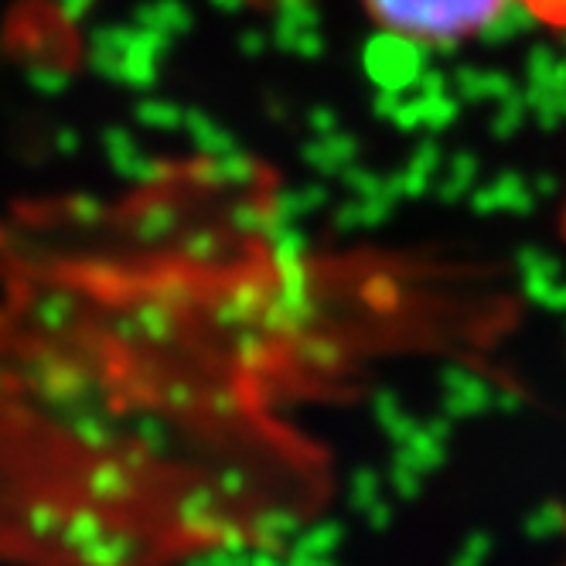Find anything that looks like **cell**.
Returning <instances> with one entry per match:
<instances>
[{
	"instance_id": "cell-1",
	"label": "cell",
	"mask_w": 566,
	"mask_h": 566,
	"mask_svg": "<svg viewBox=\"0 0 566 566\" xmlns=\"http://www.w3.org/2000/svg\"><path fill=\"white\" fill-rule=\"evenodd\" d=\"M376 28L399 42L451 49L502 21L512 0H358Z\"/></svg>"
},
{
	"instance_id": "cell-2",
	"label": "cell",
	"mask_w": 566,
	"mask_h": 566,
	"mask_svg": "<svg viewBox=\"0 0 566 566\" xmlns=\"http://www.w3.org/2000/svg\"><path fill=\"white\" fill-rule=\"evenodd\" d=\"M559 239L566 242V198H563V209H559Z\"/></svg>"
}]
</instances>
